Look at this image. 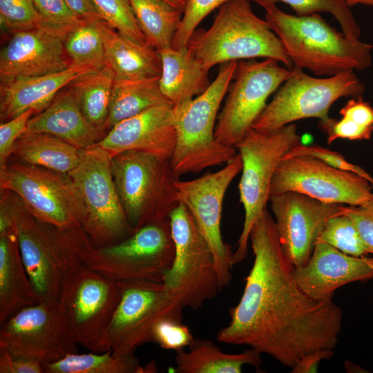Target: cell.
Masks as SVG:
<instances>
[{"mask_svg":"<svg viewBox=\"0 0 373 373\" xmlns=\"http://www.w3.org/2000/svg\"><path fill=\"white\" fill-rule=\"evenodd\" d=\"M173 119L171 103L157 105L118 123L96 144L112 157L137 151L171 160L176 144Z\"/></svg>","mask_w":373,"mask_h":373,"instance_id":"obj_22","label":"cell"},{"mask_svg":"<svg viewBox=\"0 0 373 373\" xmlns=\"http://www.w3.org/2000/svg\"><path fill=\"white\" fill-rule=\"evenodd\" d=\"M349 7L356 6L357 4H363L366 6H373V0H345Z\"/></svg>","mask_w":373,"mask_h":373,"instance_id":"obj_50","label":"cell"},{"mask_svg":"<svg viewBox=\"0 0 373 373\" xmlns=\"http://www.w3.org/2000/svg\"><path fill=\"white\" fill-rule=\"evenodd\" d=\"M294 274L308 296L330 300L339 287L373 279V257L350 256L317 239L308 262L294 267Z\"/></svg>","mask_w":373,"mask_h":373,"instance_id":"obj_21","label":"cell"},{"mask_svg":"<svg viewBox=\"0 0 373 373\" xmlns=\"http://www.w3.org/2000/svg\"><path fill=\"white\" fill-rule=\"evenodd\" d=\"M171 5L173 6L176 8L184 11L187 0H164Z\"/></svg>","mask_w":373,"mask_h":373,"instance_id":"obj_49","label":"cell"},{"mask_svg":"<svg viewBox=\"0 0 373 373\" xmlns=\"http://www.w3.org/2000/svg\"><path fill=\"white\" fill-rule=\"evenodd\" d=\"M175 255L163 284L184 307L197 310L220 291L211 250L182 203L169 216Z\"/></svg>","mask_w":373,"mask_h":373,"instance_id":"obj_11","label":"cell"},{"mask_svg":"<svg viewBox=\"0 0 373 373\" xmlns=\"http://www.w3.org/2000/svg\"><path fill=\"white\" fill-rule=\"evenodd\" d=\"M371 184L350 171L310 156L283 158L274 173L270 196L295 191L318 200L361 206L373 198Z\"/></svg>","mask_w":373,"mask_h":373,"instance_id":"obj_18","label":"cell"},{"mask_svg":"<svg viewBox=\"0 0 373 373\" xmlns=\"http://www.w3.org/2000/svg\"><path fill=\"white\" fill-rule=\"evenodd\" d=\"M162 61L160 86L174 106H182L204 92L210 86L209 70L187 45L159 51Z\"/></svg>","mask_w":373,"mask_h":373,"instance_id":"obj_27","label":"cell"},{"mask_svg":"<svg viewBox=\"0 0 373 373\" xmlns=\"http://www.w3.org/2000/svg\"><path fill=\"white\" fill-rule=\"evenodd\" d=\"M339 208L341 213L352 220L370 254H373V198L363 205L341 204Z\"/></svg>","mask_w":373,"mask_h":373,"instance_id":"obj_45","label":"cell"},{"mask_svg":"<svg viewBox=\"0 0 373 373\" xmlns=\"http://www.w3.org/2000/svg\"><path fill=\"white\" fill-rule=\"evenodd\" d=\"M318 239L350 256L361 257L370 254L352 220L342 213L327 220Z\"/></svg>","mask_w":373,"mask_h":373,"instance_id":"obj_37","label":"cell"},{"mask_svg":"<svg viewBox=\"0 0 373 373\" xmlns=\"http://www.w3.org/2000/svg\"><path fill=\"white\" fill-rule=\"evenodd\" d=\"M41 24L68 32L80 19L65 0H32Z\"/></svg>","mask_w":373,"mask_h":373,"instance_id":"obj_41","label":"cell"},{"mask_svg":"<svg viewBox=\"0 0 373 373\" xmlns=\"http://www.w3.org/2000/svg\"><path fill=\"white\" fill-rule=\"evenodd\" d=\"M264 8L283 2L289 5L298 16L327 12L338 21L343 32L348 37L358 39L361 28L345 0H248Z\"/></svg>","mask_w":373,"mask_h":373,"instance_id":"obj_36","label":"cell"},{"mask_svg":"<svg viewBox=\"0 0 373 373\" xmlns=\"http://www.w3.org/2000/svg\"><path fill=\"white\" fill-rule=\"evenodd\" d=\"M39 301L22 260L15 227H0V325Z\"/></svg>","mask_w":373,"mask_h":373,"instance_id":"obj_25","label":"cell"},{"mask_svg":"<svg viewBox=\"0 0 373 373\" xmlns=\"http://www.w3.org/2000/svg\"><path fill=\"white\" fill-rule=\"evenodd\" d=\"M120 297L119 283L82 262L68 269L58 300L79 345L90 352L111 351L107 332Z\"/></svg>","mask_w":373,"mask_h":373,"instance_id":"obj_10","label":"cell"},{"mask_svg":"<svg viewBox=\"0 0 373 373\" xmlns=\"http://www.w3.org/2000/svg\"><path fill=\"white\" fill-rule=\"evenodd\" d=\"M300 144V136L296 126L291 123L271 131L251 128L236 146L242 162L238 190L245 220L233 251L234 265L247 256L251 229L266 209L271 184L278 164L291 149Z\"/></svg>","mask_w":373,"mask_h":373,"instance_id":"obj_8","label":"cell"},{"mask_svg":"<svg viewBox=\"0 0 373 373\" xmlns=\"http://www.w3.org/2000/svg\"><path fill=\"white\" fill-rule=\"evenodd\" d=\"M70 9L82 20L102 19L90 0H65Z\"/></svg>","mask_w":373,"mask_h":373,"instance_id":"obj_48","label":"cell"},{"mask_svg":"<svg viewBox=\"0 0 373 373\" xmlns=\"http://www.w3.org/2000/svg\"><path fill=\"white\" fill-rule=\"evenodd\" d=\"M115 79L112 70L105 66L68 85L87 120L104 134Z\"/></svg>","mask_w":373,"mask_h":373,"instance_id":"obj_31","label":"cell"},{"mask_svg":"<svg viewBox=\"0 0 373 373\" xmlns=\"http://www.w3.org/2000/svg\"><path fill=\"white\" fill-rule=\"evenodd\" d=\"M80 153V149L54 135L24 133L12 155L22 162L68 174L78 164Z\"/></svg>","mask_w":373,"mask_h":373,"instance_id":"obj_29","label":"cell"},{"mask_svg":"<svg viewBox=\"0 0 373 373\" xmlns=\"http://www.w3.org/2000/svg\"><path fill=\"white\" fill-rule=\"evenodd\" d=\"M0 190L15 193L43 222L61 230L82 228V206L68 174L9 160L0 168Z\"/></svg>","mask_w":373,"mask_h":373,"instance_id":"obj_13","label":"cell"},{"mask_svg":"<svg viewBox=\"0 0 373 373\" xmlns=\"http://www.w3.org/2000/svg\"><path fill=\"white\" fill-rule=\"evenodd\" d=\"M17 232L23 262L39 301L57 300L68 269L81 262L77 242L82 228L61 230L33 216L13 192L1 190Z\"/></svg>","mask_w":373,"mask_h":373,"instance_id":"obj_4","label":"cell"},{"mask_svg":"<svg viewBox=\"0 0 373 373\" xmlns=\"http://www.w3.org/2000/svg\"><path fill=\"white\" fill-rule=\"evenodd\" d=\"M248 0H228L211 27L194 32L188 46L207 70L217 64L261 57L294 67L280 39L266 20L257 17Z\"/></svg>","mask_w":373,"mask_h":373,"instance_id":"obj_3","label":"cell"},{"mask_svg":"<svg viewBox=\"0 0 373 373\" xmlns=\"http://www.w3.org/2000/svg\"><path fill=\"white\" fill-rule=\"evenodd\" d=\"M283 248L294 267L309 260L327 220L341 214L340 205L287 191L269 198Z\"/></svg>","mask_w":373,"mask_h":373,"instance_id":"obj_19","label":"cell"},{"mask_svg":"<svg viewBox=\"0 0 373 373\" xmlns=\"http://www.w3.org/2000/svg\"><path fill=\"white\" fill-rule=\"evenodd\" d=\"M105 48L106 66L118 80L160 77L162 61L159 51L147 44L137 42L98 21Z\"/></svg>","mask_w":373,"mask_h":373,"instance_id":"obj_26","label":"cell"},{"mask_svg":"<svg viewBox=\"0 0 373 373\" xmlns=\"http://www.w3.org/2000/svg\"><path fill=\"white\" fill-rule=\"evenodd\" d=\"M1 23L13 32L41 24L32 0H0Z\"/></svg>","mask_w":373,"mask_h":373,"instance_id":"obj_39","label":"cell"},{"mask_svg":"<svg viewBox=\"0 0 373 373\" xmlns=\"http://www.w3.org/2000/svg\"><path fill=\"white\" fill-rule=\"evenodd\" d=\"M238 65V61L220 64L217 76L204 92L182 106H173L176 144L171 163L178 176L226 164L236 156L235 148L216 139L215 127Z\"/></svg>","mask_w":373,"mask_h":373,"instance_id":"obj_5","label":"cell"},{"mask_svg":"<svg viewBox=\"0 0 373 373\" xmlns=\"http://www.w3.org/2000/svg\"><path fill=\"white\" fill-rule=\"evenodd\" d=\"M334 354L333 350H317L305 354L291 367L292 373L317 372L321 361L331 358Z\"/></svg>","mask_w":373,"mask_h":373,"instance_id":"obj_47","label":"cell"},{"mask_svg":"<svg viewBox=\"0 0 373 373\" xmlns=\"http://www.w3.org/2000/svg\"><path fill=\"white\" fill-rule=\"evenodd\" d=\"M260 353L249 348L238 354L223 352L210 340L194 338L188 350L176 352L175 373H241L243 366L259 368Z\"/></svg>","mask_w":373,"mask_h":373,"instance_id":"obj_28","label":"cell"},{"mask_svg":"<svg viewBox=\"0 0 373 373\" xmlns=\"http://www.w3.org/2000/svg\"><path fill=\"white\" fill-rule=\"evenodd\" d=\"M265 9V20L294 67L333 76L354 69L363 70L371 65L373 46L338 32L318 13L291 15L276 5Z\"/></svg>","mask_w":373,"mask_h":373,"instance_id":"obj_2","label":"cell"},{"mask_svg":"<svg viewBox=\"0 0 373 373\" xmlns=\"http://www.w3.org/2000/svg\"><path fill=\"white\" fill-rule=\"evenodd\" d=\"M249 241L254 262L217 340L248 346L291 368L306 354L334 350L342 329V309L332 300H315L300 287L267 209L251 228Z\"/></svg>","mask_w":373,"mask_h":373,"instance_id":"obj_1","label":"cell"},{"mask_svg":"<svg viewBox=\"0 0 373 373\" xmlns=\"http://www.w3.org/2000/svg\"><path fill=\"white\" fill-rule=\"evenodd\" d=\"M112 157L97 144L82 149L78 164L68 173L82 206V229L96 247L119 242L135 231L117 191Z\"/></svg>","mask_w":373,"mask_h":373,"instance_id":"obj_9","label":"cell"},{"mask_svg":"<svg viewBox=\"0 0 373 373\" xmlns=\"http://www.w3.org/2000/svg\"><path fill=\"white\" fill-rule=\"evenodd\" d=\"M193 339L189 328L181 321L164 319L155 325L151 342L162 349L178 352L188 347Z\"/></svg>","mask_w":373,"mask_h":373,"instance_id":"obj_42","label":"cell"},{"mask_svg":"<svg viewBox=\"0 0 373 373\" xmlns=\"http://www.w3.org/2000/svg\"><path fill=\"white\" fill-rule=\"evenodd\" d=\"M301 155L313 157L333 167L354 173L366 179L371 185L373 184V178L363 168L348 162L340 153L318 145L305 146L300 144L291 149L283 158Z\"/></svg>","mask_w":373,"mask_h":373,"instance_id":"obj_43","label":"cell"},{"mask_svg":"<svg viewBox=\"0 0 373 373\" xmlns=\"http://www.w3.org/2000/svg\"><path fill=\"white\" fill-rule=\"evenodd\" d=\"M109 26L142 44H147L128 0H90Z\"/></svg>","mask_w":373,"mask_h":373,"instance_id":"obj_38","label":"cell"},{"mask_svg":"<svg viewBox=\"0 0 373 373\" xmlns=\"http://www.w3.org/2000/svg\"><path fill=\"white\" fill-rule=\"evenodd\" d=\"M364 90V85L353 70L327 78H316L293 67L289 77L251 128L271 131L302 119L316 117L326 121L335 101L342 97H361Z\"/></svg>","mask_w":373,"mask_h":373,"instance_id":"obj_12","label":"cell"},{"mask_svg":"<svg viewBox=\"0 0 373 373\" xmlns=\"http://www.w3.org/2000/svg\"><path fill=\"white\" fill-rule=\"evenodd\" d=\"M98 21L82 20L67 33L64 45L70 65H86L96 69L106 66Z\"/></svg>","mask_w":373,"mask_h":373,"instance_id":"obj_35","label":"cell"},{"mask_svg":"<svg viewBox=\"0 0 373 373\" xmlns=\"http://www.w3.org/2000/svg\"><path fill=\"white\" fill-rule=\"evenodd\" d=\"M77 250L81 262L118 283H162L175 255L169 218L146 224L126 239L94 246L84 231Z\"/></svg>","mask_w":373,"mask_h":373,"instance_id":"obj_6","label":"cell"},{"mask_svg":"<svg viewBox=\"0 0 373 373\" xmlns=\"http://www.w3.org/2000/svg\"><path fill=\"white\" fill-rule=\"evenodd\" d=\"M67 33L43 24L13 32L0 52L1 82L68 68L64 45Z\"/></svg>","mask_w":373,"mask_h":373,"instance_id":"obj_20","label":"cell"},{"mask_svg":"<svg viewBox=\"0 0 373 373\" xmlns=\"http://www.w3.org/2000/svg\"><path fill=\"white\" fill-rule=\"evenodd\" d=\"M342 117L320 121L329 144L338 139L369 140L373 133V108L361 97H352L340 110Z\"/></svg>","mask_w":373,"mask_h":373,"instance_id":"obj_34","label":"cell"},{"mask_svg":"<svg viewBox=\"0 0 373 373\" xmlns=\"http://www.w3.org/2000/svg\"><path fill=\"white\" fill-rule=\"evenodd\" d=\"M242 167L238 153L219 171L176 182L179 202L188 209L211 250L220 290L229 285L234 265L233 251L221 234L222 204L229 186Z\"/></svg>","mask_w":373,"mask_h":373,"instance_id":"obj_17","label":"cell"},{"mask_svg":"<svg viewBox=\"0 0 373 373\" xmlns=\"http://www.w3.org/2000/svg\"><path fill=\"white\" fill-rule=\"evenodd\" d=\"M35 115L28 110L0 124V168L5 166L13 154L16 142L26 132L29 119Z\"/></svg>","mask_w":373,"mask_h":373,"instance_id":"obj_44","label":"cell"},{"mask_svg":"<svg viewBox=\"0 0 373 373\" xmlns=\"http://www.w3.org/2000/svg\"><path fill=\"white\" fill-rule=\"evenodd\" d=\"M372 188H373V184H372Z\"/></svg>","mask_w":373,"mask_h":373,"instance_id":"obj_51","label":"cell"},{"mask_svg":"<svg viewBox=\"0 0 373 373\" xmlns=\"http://www.w3.org/2000/svg\"><path fill=\"white\" fill-rule=\"evenodd\" d=\"M78 345L58 299L26 307L1 325L0 349L43 365L78 352Z\"/></svg>","mask_w":373,"mask_h":373,"instance_id":"obj_14","label":"cell"},{"mask_svg":"<svg viewBox=\"0 0 373 373\" xmlns=\"http://www.w3.org/2000/svg\"><path fill=\"white\" fill-rule=\"evenodd\" d=\"M278 62L273 59L238 62L236 79L215 127L219 142L235 148L264 110L270 95L289 77L291 69L280 67Z\"/></svg>","mask_w":373,"mask_h":373,"instance_id":"obj_16","label":"cell"},{"mask_svg":"<svg viewBox=\"0 0 373 373\" xmlns=\"http://www.w3.org/2000/svg\"><path fill=\"white\" fill-rule=\"evenodd\" d=\"M112 172L117 191L131 226L142 227L169 218L180 203L179 179L171 160L137 151L112 157Z\"/></svg>","mask_w":373,"mask_h":373,"instance_id":"obj_7","label":"cell"},{"mask_svg":"<svg viewBox=\"0 0 373 373\" xmlns=\"http://www.w3.org/2000/svg\"><path fill=\"white\" fill-rule=\"evenodd\" d=\"M121 297L107 332L108 345L116 356L133 354L151 342L155 325L162 320H182L183 305L163 283H119Z\"/></svg>","mask_w":373,"mask_h":373,"instance_id":"obj_15","label":"cell"},{"mask_svg":"<svg viewBox=\"0 0 373 373\" xmlns=\"http://www.w3.org/2000/svg\"><path fill=\"white\" fill-rule=\"evenodd\" d=\"M228 0H187L181 23L174 37L173 47L188 45L199 23L213 10Z\"/></svg>","mask_w":373,"mask_h":373,"instance_id":"obj_40","label":"cell"},{"mask_svg":"<svg viewBox=\"0 0 373 373\" xmlns=\"http://www.w3.org/2000/svg\"><path fill=\"white\" fill-rule=\"evenodd\" d=\"M98 70L90 66L70 65L56 73L1 82L0 118L5 122L32 110L45 109L64 88L78 77Z\"/></svg>","mask_w":373,"mask_h":373,"instance_id":"obj_23","label":"cell"},{"mask_svg":"<svg viewBox=\"0 0 373 373\" xmlns=\"http://www.w3.org/2000/svg\"><path fill=\"white\" fill-rule=\"evenodd\" d=\"M159 80L160 77L115 79L106 124V133L122 121L148 108L170 103L161 91Z\"/></svg>","mask_w":373,"mask_h":373,"instance_id":"obj_30","label":"cell"},{"mask_svg":"<svg viewBox=\"0 0 373 373\" xmlns=\"http://www.w3.org/2000/svg\"><path fill=\"white\" fill-rule=\"evenodd\" d=\"M0 373H44L39 361L15 356L0 349Z\"/></svg>","mask_w":373,"mask_h":373,"instance_id":"obj_46","label":"cell"},{"mask_svg":"<svg viewBox=\"0 0 373 373\" xmlns=\"http://www.w3.org/2000/svg\"><path fill=\"white\" fill-rule=\"evenodd\" d=\"M148 45L158 51L173 47L184 12L164 0H128Z\"/></svg>","mask_w":373,"mask_h":373,"instance_id":"obj_32","label":"cell"},{"mask_svg":"<svg viewBox=\"0 0 373 373\" xmlns=\"http://www.w3.org/2000/svg\"><path fill=\"white\" fill-rule=\"evenodd\" d=\"M44 366V373H149L154 364L143 367L135 354L116 356L111 351L66 355Z\"/></svg>","mask_w":373,"mask_h":373,"instance_id":"obj_33","label":"cell"},{"mask_svg":"<svg viewBox=\"0 0 373 373\" xmlns=\"http://www.w3.org/2000/svg\"><path fill=\"white\" fill-rule=\"evenodd\" d=\"M25 133L50 134L80 150L95 145L106 135L87 120L69 87L29 119Z\"/></svg>","mask_w":373,"mask_h":373,"instance_id":"obj_24","label":"cell"}]
</instances>
